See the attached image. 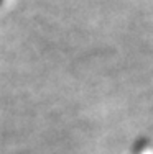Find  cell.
<instances>
[{"mask_svg": "<svg viewBox=\"0 0 153 154\" xmlns=\"http://www.w3.org/2000/svg\"><path fill=\"white\" fill-rule=\"evenodd\" d=\"M2 3H3V0H0V5H2Z\"/></svg>", "mask_w": 153, "mask_h": 154, "instance_id": "1", "label": "cell"}]
</instances>
